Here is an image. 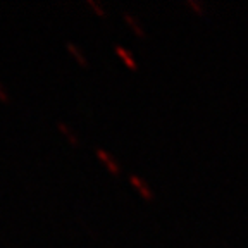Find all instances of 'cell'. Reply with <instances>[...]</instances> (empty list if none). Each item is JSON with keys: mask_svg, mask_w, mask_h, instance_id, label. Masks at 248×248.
Instances as JSON below:
<instances>
[{"mask_svg": "<svg viewBox=\"0 0 248 248\" xmlns=\"http://www.w3.org/2000/svg\"><path fill=\"white\" fill-rule=\"evenodd\" d=\"M95 154H97V157L105 164V167H107V169L110 170L112 174H119V172H121V166H119V162L114 159L112 155H110V152L104 150V148H100V147H95Z\"/></svg>", "mask_w": 248, "mask_h": 248, "instance_id": "1", "label": "cell"}, {"mask_svg": "<svg viewBox=\"0 0 248 248\" xmlns=\"http://www.w3.org/2000/svg\"><path fill=\"white\" fill-rule=\"evenodd\" d=\"M123 17H124V21H126V23H128L129 26L133 28V31H135L136 35L141 36V38H143V36H145V30H143V28H141V24H140V21L136 19L135 16H131V12L124 11V12H123Z\"/></svg>", "mask_w": 248, "mask_h": 248, "instance_id": "6", "label": "cell"}, {"mask_svg": "<svg viewBox=\"0 0 248 248\" xmlns=\"http://www.w3.org/2000/svg\"><path fill=\"white\" fill-rule=\"evenodd\" d=\"M0 102H11V98H9V93H7V90L4 88V85L0 83Z\"/></svg>", "mask_w": 248, "mask_h": 248, "instance_id": "8", "label": "cell"}, {"mask_svg": "<svg viewBox=\"0 0 248 248\" xmlns=\"http://www.w3.org/2000/svg\"><path fill=\"white\" fill-rule=\"evenodd\" d=\"M86 2H88V5L93 9V11L97 12L98 16H102V17H104V16H105V9L100 5V2H97V0H86Z\"/></svg>", "mask_w": 248, "mask_h": 248, "instance_id": "7", "label": "cell"}, {"mask_svg": "<svg viewBox=\"0 0 248 248\" xmlns=\"http://www.w3.org/2000/svg\"><path fill=\"white\" fill-rule=\"evenodd\" d=\"M66 50L69 52L71 55H73V59L78 62V64H79V66L88 67V59H86V55L83 54V50L76 45V43L69 42V40H67V42H66Z\"/></svg>", "mask_w": 248, "mask_h": 248, "instance_id": "2", "label": "cell"}, {"mask_svg": "<svg viewBox=\"0 0 248 248\" xmlns=\"http://www.w3.org/2000/svg\"><path fill=\"white\" fill-rule=\"evenodd\" d=\"M55 126H57V129L62 133V135L66 136V140L69 141L71 145H74V147H78V145H79V138H78V135L73 131V128H71L69 124H66L64 121H57V123H55Z\"/></svg>", "mask_w": 248, "mask_h": 248, "instance_id": "4", "label": "cell"}, {"mask_svg": "<svg viewBox=\"0 0 248 248\" xmlns=\"http://www.w3.org/2000/svg\"><path fill=\"white\" fill-rule=\"evenodd\" d=\"M188 5H190V7H193L195 11L198 12V14H203V12H205V9L202 7V5L198 4V2H195V0H188Z\"/></svg>", "mask_w": 248, "mask_h": 248, "instance_id": "9", "label": "cell"}, {"mask_svg": "<svg viewBox=\"0 0 248 248\" xmlns=\"http://www.w3.org/2000/svg\"><path fill=\"white\" fill-rule=\"evenodd\" d=\"M116 54L119 55V59L129 67V69H136V61H135V57H133L131 50H128V48L123 45H116Z\"/></svg>", "mask_w": 248, "mask_h": 248, "instance_id": "5", "label": "cell"}, {"mask_svg": "<svg viewBox=\"0 0 248 248\" xmlns=\"http://www.w3.org/2000/svg\"><path fill=\"white\" fill-rule=\"evenodd\" d=\"M129 183H131L133 186H135L136 190H138V193L141 195V197L145 198V200H152L154 198V191L148 188L147 185L143 183V179L138 178L136 174H129Z\"/></svg>", "mask_w": 248, "mask_h": 248, "instance_id": "3", "label": "cell"}]
</instances>
